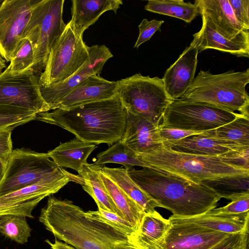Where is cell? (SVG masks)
I'll return each mask as SVG.
<instances>
[{
    "instance_id": "obj_1",
    "label": "cell",
    "mask_w": 249,
    "mask_h": 249,
    "mask_svg": "<svg viewBox=\"0 0 249 249\" xmlns=\"http://www.w3.org/2000/svg\"><path fill=\"white\" fill-rule=\"evenodd\" d=\"M85 212L71 201L50 197L38 220L55 238L77 249H140L132 238Z\"/></svg>"
},
{
    "instance_id": "obj_2",
    "label": "cell",
    "mask_w": 249,
    "mask_h": 249,
    "mask_svg": "<svg viewBox=\"0 0 249 249\" xmlns=\"http://www.w3.org/2000/svg\"><path fill=\"white\" fill-rule=\"evenodd\" d=\"M127 170L130 178L159 207L178 218L202 214L215 208L221 197L202 184L154 166Z\"/></svg>"
},
{
    "instance_id": "obj_3",
    "label": "cell",
    "mask_w": 249,
    "mask_h": 249,
    "mask_svg": "<svg viewBox=\"0 0 249 249\" xmlns=\"http://www.w3.org/2000/svg\"><path fill=\"white\" fill-rule=\"evenodd\" d=\"M127 111L119 96L37 113L36 120L56 125L81 141L111 146L123 137Z\"/></svg>"
},
{
    "instance_id": "obj_4",
    "label": "cell",
    "mask_w": 249,
    "mask_h": 249,
    "mask_svg": "<svg viewBox=\"0 0 249 249\" xmlns=\"http://www.w3.org/2000/svg\"><path fill=\"white\" fill-rule=\"evenodd\" d=\"M249 69L213 74L201 70L179 101L201 103L249 117Z\"/></svg>"
},
{
    "instance_id": "obj_5",
    "label": "cell",
    "mask_w": 249,
    "mask_h": 249,
    "mask_svg": "<svg viewBox=\"0 0 249 249\" xmlns=\"http://www.w3.org/2000/svg\"><path fill=\"white\" fill-rule=\"evenodd\" d=\"M149 165L181 176L197 184L228 176H249V170L229 164L219 156L188 154L167 148L162 145L153 152L140 154Z\"/></svg>"
},
{
    "instance_id": "obj_6",
    "label": "cell",
    "mask_w": 249,
    "mask_h": 249,
    "mask_svg": "<svg viewBox=\"0 0 249 249\" xmlns=\"http://www.w3.org/2000/svg\"><path fill=\"white\" fill-rule=\"evenodd\" d=\"M116 82V95L126 110L142 116L159 128L166 108L173 101L162 79L136 73Z\"/></svg>"
},
{
    "instance_id": "obj_7",
    "label": "cell",
    "mask_w": 249,
    "mask_h": 249,
    "mask_svg": "<svg viewBox=\"0 0 249 249\" xmlns=\"http://www.w3.org/2000/svg\"><path fill=\"white\" fill-rule=\"evenodd\" d=\"M64 0H39L33 8L22 38H27L34 51L31 69L39 77L44 69L50 50L64 30ZM21 38V39H22Z\"/></svg>"
},
{
    "instance_id": "obj_8",
    "label": "cell",
    "mask_w": 249,
    "mask_h": 249,
    "mask_svg": "<svg viewBox=\"0 0 249 249\" xmlns=\"http://www.w3.org/2000/svg\"><path fill=\"white\" fill-rule=\"evenodd\" d=\"M88 48L69 21L50 50L44 71L39 76L41 87L58 83L72 75L88 58Z\"/></svg>"
},
{
    "instance_id": "obj_9",
    "label": "cell",
    "mask_w": 249,
    "mask_h": 249,
    "mask_svg": "<svg viewBox=\"0 0 249 249\" xmlns=\"http://www.w3.org/2000/svg\"><path fill=\"white\" fill-rule=\"evenodd\" d=\"M47 153L25 148L13 150L0 182V197L35 184L60 172Z\"/></svg>"
},
{
    "instance_id": "obj_10",
    "label": "cell",
    "mask_w": 249,
    "mask_h": 249,
    "mask_svg": "<svg viewBox=\"0 0 249 249\" xmlns=\"http://www.w3.org/2000/svg\"><path fill=\"white\" fill-rule=\"evenodd\" d=\"M239 114L203 103L176 99L166 108L159 127L204 132L226 124Z\"/></svg>"
},
{
    "instance_id": "obj_11",
    "label": "cell",
    "mask_w": 249,
    "mask_h": 249,
    "mask_svg": "<svg viewBox=\"0 0 249 249\" xmlns=\"http://www.w3.org/2000/svg\"><path fill=\"white\" fill-rule=\"evenodd\" d=\"M83 183L79 175L62 169L56 174L35 184L0 197V215L13 214L34 218L36 206L45 197L57 193L70 181Z\"/></svg>"
},
{
    "instance_id": "obj_12",
    "label": "cell",
    "mask_w": 249,
    "mask_h": 249,
    "mask_svg": "<svg viewBox=\"0 0 249 249\" xmlns=\"http://www.w3.org/2000/svg\"><path fill=\"white\" fill-rule=\"evenodd\" d=\"M39 77L31 70L11 75L7 68L0 73V104L13 106L35 111H49L40 91Z\"/></svg>"
},
{
    "instance_id": "obj_13",
    "label": "cell",
    "mask_w": 249,
    "mask_h": 249,
    "mask_svg": "<svg viewBox=\"0 0 249 249\" xmlns=\"http://www.w3.org/2000/svg\"><path fill=\"white\" fill-rule=\"evenodd\" d=\"M39 0H4L0 6V54L14 57L31 12Z\"/></svg>"
},
{
    "instance_id": "obj_14",
    "label": "cell",
    "mask_w": 249,
    "mask_h": 249,
    "mask_svg": "<svg viewBox=\"0 0 249 249\" xmlns=\"http://www.w3.org/2000/svg\"><path fill=\"white\" fill-rule=\"evenodd\" d=\"M89 57L82 66L65 80L47 87H41L42 97L52 110L53 106L73 88L89 76L100 74L105 63L113 54L104 45L88 46Z\"/></svg>"
},
{
    "instance_id": "obj_15",
    "label": "cell",
    "mask_w": 249,
    "mask_h": 249,
    "mask_svg": "<svg viewBox=\"0 0 249 249\" xmlns=\"http://www.w3.org/2000/svg\"><path fill=\"white\" fill-rule=\"evenodd\" d=\"M163 249H210L231 234L171 216Z\"/></svg>"
},
{
    "instance_id": "obj_16",
    "label": "cell",
    "mask_w": 249,
    "mask_h": 249,
    "mask_svg": "<svg viewBox=\"0 0 249 249\" xmlns=\"http://www.w3.org/2000/svg\"><path fill=\"white\" fill-rule=\"evenodd\" d=\"M202 22L226 38L249 43V30L237 20L229 0H196Z\"/></svg>"
},
{
    "instance_id": "obj_17",
    "label": "cell",
    "mask_w": 249,
    "mask_h": 249,
    "mask_svg": "<svg viewBox=\"0 0 249 249\" xmlns=\"http://www.w3.org/2000/svg\"><path fill=\"white\" fill-rule=\"evenodd\" d=\"M198 53L197 48L190 44L165 72L162 79L165 90L173 101L181 98L192 83Z\"/></svg>"
},
{
    "instance_id": "obj_18",
    "label": "cell",
    "mask_w": 249,
    "mask_h": 249,
    "mask_svg": "<svg viewBox=\"0 0 249 249\" xmlns=\"http://www.w3.org/2000/svg\"><path fill=\"white\" fill-rule=\"evenodd\" d=\"M116 81H110L92 75L73 88L52 108H67L87 103L103 100L116 95Z\"/></svg>"
},
{
    "instance_id": "obj_19",
    "label": "cell",
    "mask_w": 249,
    "mask_h": 249,
    "mask_svg": "<svg viewBox=\"0 0 249 249\" xmlns=\"http://www.w3.org/2000/svg\"><path fill=\"white\" fill-rule=\"evenodd\" d=\"M158 130L144 117L127 111L125 130L120 141L138 154H149L163 145Z\"/></svg>"
},
{
    "instance_id": "obj_20",
    "label": "cell",
    "mask_w": 249,
    "mask_h": 249,
    "mask_svg": "<svg viewBox=\"0 0 249 249\" xmlns=\"http://www.w3.org/2000/svg\"><path fill=\"white\" fill-rule=\"evenodd\" d=\"M123 3L121 0H73L70 21L76 33L83 37L85 31L103 13L109 10L116 13Z\"/></svg>"
},
{
    "instance_id": "obj_21",
    "label": "cell",
    "mask_w": 249,
    "mask_h": 249,
    "mask_svg": "<svg viewBox=\"0 0 249 249\" xmlns=\"http://www.w3.org/2000/svg\"><path fill=\"white\" fill-rule=\"evenodd\" d=\"M96 147L95 144L83 142L75 137L68 142L60 143L47 154L58 167L71 168L79 174L84 165L88 163L89 155Z\"/></svg>"
},
{
    "instance_id": "obj_22",
    "label": "cell",
    "mask_w": 249,
    "mask_h": 249,
    "mask_svg": "<svg viewBox=\"0 0 249 249\" xmlns=\"http://www.w3.org/2000/svg\"><path fill=\"white\" fill-rule=\"evenodd\" d=\"M170 227L169 219L156 211L145 213L133 239L140 249H163Z\"/></svg>"
},
{
    "instance_id": "obj_23",
    "label": "cell",
    "mask_w": 249,
    "mask_h": 249,
    "mask_svg": "<svg viewBox=\"0 0 249 249\" xmlns=\"http://www.w3.org/2000/svg\"><path fill=\"white\" fill-rule=\"evenodd\" d=\"M179 218L205 228L230 234L249 231V212L227 214L215 213L211 210L198 216Z\"/></svg>"
},
{
    "instance_id": "obj_24",
    "label": "cell",
    "mask_w": 249,
    "mask_h": 249,
    "mask_svg": "<svg viewBox=\"0 0 249 249\" xmlns=\"http://www.w3.org/2000/svg\"><path fill=\"white\" fill-rule=\"evenodd\" d=\"M201 134L231 150L249 146V117L239 113L232 121Z\"/></svg>"
},
{
    "instance_id": "obj_25",
    "label": "cell",
    "mask_w": 249,
    "mask_h": 249,
    "mask_svg": "<svg viewBox=\"0 0 249 249\" xmlns=\"http://www.w3.org/2000/svg\"><path fill=\"white\" fill-rule=\"evenodd\" d=\"M191 45L199 52L213 49L239 57H249V43L229 39L202 22L200 30L193 35Z\"/></svg>"
},
{
    "instance_id": "obj_26",
    "label": "cell",
    "mask_w": 249,
    "mask_h": 249,
    "mask_svg": "<svg viewBox=\"0 0 249 249\" xmlns=\"http://www.w3.org/2000/svg\"><path fill=\"white\" fill-rule=\"evenodd\" d=\"M100 167L87 163L79 175L82 178L83 189L94 199L98 208L124 216L108 193L100 176Z\"/></svg>"
},
{
    "instance_id": "obj_27",
    "label": "cell",
    "mask_w": 249,
    "mask_h": 249,
    "mask_svg": "<svg viewBox=\"0 0 249 249\" xmlns=\"http://www.w3.org/2000/svg\"><path fill=\"white\" fill-rule=\"evenodd\" d=\"M201 133L179 140L164 141L163 145L178 152L200 156L218 155L231 150Z\"/></svg>"
},
{
    "instance_id": "obj_28",
    "label": "cell",
    "mask_w": 249,
    "mask_h": 249,
    "mask_svg": "<svg viewBox=\"0 0 249 249\" xmlns=\"http://www.w3.org/2000/svg\"><path fill=\"white\" fill-rule=\"evenodd\" d=\"M100 170L136 202L145 213L156 211L155 208L158 207V205L136 185L125 168L100 166Z\"/></svg>"
},
{
    "instance_id": "obj_29",
    "label": "cell",
    "mask_w": 249,
    "mask_h": 249,
    "mask_svg": "<svg viewBox=\"0 0 249 249\" xmlns=\"http://www.w3.org/2000/svg\"><path fill=\"white\" fill-rule=\"evenodd\" d=\"M100 176L104 185L124 218L138 230L144 213V210L128 196L110 178L100 170Z\"/></svg>"
},
{
    "instance_id": "obj_30",
    "label": "cell",
    "mask_w": 249,
    "mask_h": 249,
    "mask_svg": "<svg viewBox=\"0 0 249 249\" xmlns=\"http://www.w3.org/2000/svg\"><path fill=\"white\" fill-rule=\"evenodd\" d=\"M144 9L149 12L179 18L188 23L199 14L196 4L183 0H149Z\"/></svg>"
},
{
    "instance_id": "obj_31",
    "label": "cell",
    "mask_w": 249,
    "mask_h": 249,
    "mask_svg": "<svg viewBox=\"0 0 249 249\" xmlns=\"http://www.w3.org/2000/svg\"><path fill=\"white\" fill-rule=\"evenodd\" d=\"M96 158L93 164L99 166H103L107 163L122 164L125 169L135 166L142 167L151 166L143 161L139 154L120 141L110 146L107 150L99 153Z\"/></svg>"
},
{
    "instance_id": "obj_32",
    "label": "cell",
    "mask_w": 249,
    "mask_h": 249,
    "mask_svg": "<svg viewBox=\"0 0 249 249\" xmlns=\"http://www.w3.org/2000/svg\"><path fill=\"white\" fill-rule=\"evenodd\" d=\"M220 196L231 200L249 194V176H228L202 181Z\"/></svg>"
},
{
    "instance_id": "obj_33",
    "label": "cell",
    "mask_w": 249,
    "mask_h": 249,
    "mask_svg": "<svg viewBox=\"0 0 249 249\" xmlns=\"http://www.w3.org/2000/svg\"><path fill=\"white\" fill-rule=\"evenodd\" d=\"M31 231L26 217L13 214L0 215V233L6 238L22 245L28 241Z\"/></svg>"
},
{
    "instance_id": "obj_34",
    "label": "cell",
    "mask_w": 249,
    "mask_h": 249,
    "mask_svg": "<svg viewBox=\"0 0 249 249\" xmlns=\"http://www.w3.org/2000/svg\"><path fill=\"white\" fill-rule=\"evenodd\" d=\"M36 114L30 109L0 104V131H12L19 125L35 120Z\"/></svg>"
},
{
    "instance_id": "obj_35",
    "label": "cell",
    "mask_w": 249,
    "mask_h": 249,
    "mask_svg": "<svg viewBox=\"0 0 249 249\" xmlns=\"http://www.w3.org/2000/svg\"><path fill=\"white\" fill-rule=\"evenodd\" d=\"M34 59V51L30 41L27 38H22L7 67L9 73L17 75L27 72L31 70Z\"/></svg>"
},
{
    "instance_id": "obj_36",
    "label": "cell",
    "mask_w": 249,
    "mask_h": 249,
    "mask_svg": "<svg viewBox=\"0 0 249 249\" xmlns=\"http://www.w3.org/2000/svg\"><path fill=\"white\" fill-rule=\"evenodd\" d=\"M87 217L106 223L124 234L133 239L138 230L129 221L113 213L98 208L97 211L85 212Z\"/></svg>"
},
{
    "instance_id": "obj_37",
    "label": "cell",
    "mask_w": 249,
    "mask_h": 249,
    "mask_svg": "<svg viewBox=\"0 0 249 249\" xmlns=\"http://www.w3.org/2000/svg\"><path fill=\"white\" fill-rule=\"evenodd\" d=\"M249 231L231 234L210 249H248Z\"/></svg>"
},
{
    "instance_id": "obj_38",
    "label": "cell",
    "mask_w": 249,
    "mask_h": 249,
    "mask_svg": "<svg viewBox=\"0 0 249 249\" xmlns=\"http://www.w3.org/2000/svg\"><path fill=\"white\" fill-rule=\"evenodd\" d=\"M219 156L229 164L249 170V146L231 150Z\"/></svg>"
},
{
    "instance_id": "obj_39",
    "label": "cell",
    "mask_w": 249,
    "mask_h": 249,
    "mask_svg": "<svg viewBox=\"0 0 249 249\" xmlns=\"http://www.w3.org/2000/svg\"><path fill=\"white\" fill-rule=\"evenodd\" d=\"M163 20L153 19L148 21L144 18L138 26L139 34L134 47H138L142 43L149 40L157 31H161L160 27Z\"/></svg>"
},
{
    "instance_id": "obj_40",
    "label": "cell",
    "mask_w": 249,
    "mask_h": 249,
    "mask_svg": "<svg viewBox=\"0 0 249 249\" xmlns=\"http://www.w3.org/2000/svg\"><path fill=\"white\" fill-rule=\"evenodd\" d=\"M249 194L242 196L231 200L227 205L218 208H214L212 211L217 213L227 214H238L249 212Z\"/></svg>"
},
{
    "instance_id": "obj_41",
    "label": "cell",
    "mask_w": 249,
    "mask_h": 249,
    "mask_svg": "<svg viewBox=\"0 0 249 249\" xmlns=\"http://www.w3.org/2000/svg\"><path fill=\"white\" fill-rule=\"evenodd\" d=\"M238 21L249 30V0H229Z\"/></svg>"
},
{
    "instance_id": "obj_42",
    "label": "cell",
    "mask_w": 249,
    "mask_h": 249,
    "mask_svg": "<svg viewBox=\"0 0 249 249\" xmlns=\"http://www.w3.org/2000/svg\"><path fill=\"white\" fill-rule=\"evenodd\" d=\"M159 133L162 142L167 141L179 140L186 137L200 134L203 131L185 130L176 128H159Z\"/></svg>"
},
{
    "instance_id": "obj_43",
    "label": "cell",
    "mask_w": 249,
    "mask_h": 249,
    "mask_svg": "<svg viewBox=\"0 0 249 249\" xmlns=\"http://www.w3.org/2000/svg\"><path fill=\"white\" fill-rule=\"evenodd\" d=\"M11 134V131H0V158L7 163L13 150Z\"/></svg>"
},
{
    "instance_id": "obj_44",
    "label": "cell",
    "mask_w": 249,
    "mask_h": 249,
    "mask_svg": "<svg viewBox=\"0 0 249 249\" xmlns=\"http://www.w3.org/2000/svg\"><path fill=\"white\" fill-rule=\"evenodd\" d=\"M45 242L50 246L51 249H77L67 244L65 242L55 239L54 242H51L49 240L46 239Z\"/></svg>"
},
{
    "instance_id": "obj_45",
    "label": "cell",
    "mask_w": 249,
    "mask_h": 249,
    "mask_svg": "<svg viewBox=\"0 0 249 249\" xmlns=\"http://www.w3.org/2000/svg\"><path fill=\"white\" fill-rule=\"evenodd\" d=\"M7 163L0 158V182L1 181L7 167Z\"/></svg>"
},
{
    "instance_id": "obj_46",
    "label": "cell",
    "mask_w": 249,
    "mask_h": 249,
    "mask_svg": "<svg viewBox=\"0 0 249 249\" xmlns=\"http://www.w3.org/2000/svg\"><path fill=\"white\" fill-rule=\"evenodd\" d=\"M6 67V60L0 54V73L2 72V70Z\"/></svg>"
},
{
    "instance_id": "obj_47",
    "label": "cell",
    "mask_w": 249,
    "mask_h": 249,
    "mask_svg": "<svg viewBox=\"0 0 249 249\" xmlns=\"http://www.w3.org/2000/svg\"><path fill=\"white\" fill-rule=\"evenodd\" d=\"M3 0H0V6L1 4V3H2V2L3 1Z\"/></svg>"
}]
</instances>
